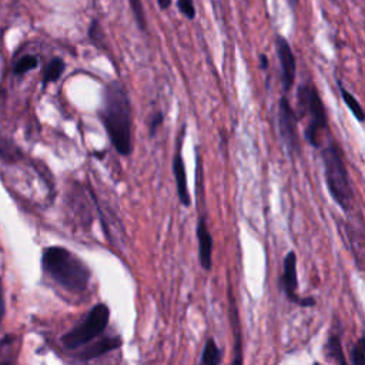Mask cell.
<instances>
[{
    "label": "cell",
    "mask_w": 365,
    "mask_h": 365,
    "mask_svg": "<svg viewBox=\"0 0 365 365\" xmlns=\"http://www.w3.org/2000/svg\"><path fill=\"white\" fill-rule=\"evenodd\" d=\"M98 115L114 150L121 157H128L133 151V108L127 87L120 80L106 84Z\"/></svg>",
    "instance_id": "obj_1"
},
{
    "label": "cell",
    "mask_w": 365,
    "mask_h": 365,
    "mask_svg": "<svg viewBox=\"0 0 365 365\" xmlns=\"http://www.w3.org/2000/svg\"><path fill=\"white\" fill-rule=\"evenodd\" d=\"M44 272L63 288L71 292H81L90 281V269L70 250L58 245L47 247L41 255Z\"/></svg>",
    "instance_id": "obj_2"
},
{
    "label": "cell",
    "mask_w": 365,
    "mask_h": 365,
    "mask_svg": "<svg viewBox=\"0 0 365 365\" xmlns=\"http://www.w3.org/2000/svg\"><path fill=\"white\" fill-rule=\"evenodd\" d=\"M321 160L329 195L339 208L349 212L355 201V192L346 168L344 151L332 137H328V143L321 151Z\"/></svg>",
    "instance_id": "obj_3"
},
{
    "label": "cell",
    "mask_w": 365,
    "mask_h": 365,
    "mask_svg": "<svg viewBox=\"0 0 365 365\" xmlns=\"http://www.w3.org/2000/svg\"><path fill=\"white\" fill-rule=\"evenodd\" d=\"M297 118L308 117L304 137L314 148L321 147L319 135L328 130V117L324 101L312 83H302L297 90Z\"/></svg>",
    "instance_id": "obj_4"
},
{
    "label": "cell",
    "mask_w": 365,
    "mask_h": 365,
    "mask_svg": "<svg viewBox=\"0 0 365 365\" xmlns=\"http://www.w3.org/2000/svg\"><path fill=\"white\" fill-rule=\"evenodd\" d=\"M110 309L106 304H97L87 314L86 319L61 336V342L68 349H77L97 338L107 328Z\"/></svg>",
    "instance_id": "obj_5"
},
{
    "label": "cell",
    "mask_w": 365,
    "mask_h": 365,
    "mask_svg": "<svg viewBox=\"0 0 365 365\" xmlns=\"http://www.w3.org/2000/svg\"><path fill=\"white\" fill-rule=\"evenodd\" d=\"M278 133L288 155L295 157L301 153V143L298 134V118L287 96L278 101Z\"/></svg>",
    "instance_id": "obj_6"
},
{
    "label": "cell",
    "mask_w": 365,
    "mask_h": 365,
    "mask_svg": "<svg viewBox=\"0 0 365 365\" xmlns=\"http://www.w3.org/2000/svg\"><path fill=\"white\" fill-rule=\"evenodd\" d=\"M281 287L289 301L301 307H314L315 299L308 297L302 298L298 295V278H297V255L294 251H289L284 258L282 274L279 278Z\"/></svg>",
    "instance_id": "obj_7"
},
{
    "label": "cell",
    "mask_w": 365,
    "mask_h": 365,
    "mask_svg": "<svg viewBox=\"0 0 365 365\" xmlns=\"http://www.w3.org/2000/svg\"><path fill=\"white\" fill-rule=\"evenodd\" d=\"M274 44H275V51H277L278 61H279V68H281L282 88L285 91H289L295 83L297 60H295L294 51H292L288 40L284 36L277 34Z\"/></svg>",
    "instance_id": "obj_8"
},
{
    "label": "cell",
    "mask_w": 365,
    "mask_h": 365,
    "mask_svg": "<svg viewBox=\"0 0 365 365\" xmlns=\"http://www.w3.org/2000/svg\"><path fill=\"white\" fill-rule=\"evenodd\" d=\"M184 135H185V123L182 124V127H181V130H180V133H178L177 148H175V154H174V157H173L171 168H173V175H174L175 187H177L178 200H180L181 205L190 207V205H191V195H190V191H188L187 171H185V164H184V158H182V153H181Z\"/></svg>",
    "instance_id": "obj_9"
},
{
    "label": "cell",
    "mask_w": 365,
    "mask_h": 365,
    "mask_svg": "<svg viewBox=\"0 0 365 365\" xmlns=\"http://www.w3.org/2000/svg\"><path fill=\"white\" fill-rule=\"evenodd\" d=\"M197 240H198V258L200 264L205 271L211 269L212 265V237L207 225L205 215H201L197 222Z\"/></svg>",
    "instance_id": "obj_10"
},
{
    "label": "cell",
    "mask_w": 365,
    "mask_h": 365,
    "mask_svg": "<svg viewBox=\"0 0 365 365\" xmlns=\"http://www.w3.org/2000/svg\"><path fill=\"white\" fill-rule=\"evenodd\" d=\"M121 346V338L118 336H108V338H103L97 342H94L93 345L87 346L84 351H81L80 358L81 359H93L97 356H101L115 348Z\"/></svg>",
    "instance_id": "obj_11"
},
{
    "label": "cell",
    "mask_w": 365,
    "mask_h": 365,
    "mask_svg": "<svg viewBox=\"0 0 365 365\" xmlns=\"http://www.w3.org/2000/svg\"><path fill=\"white\" fill-rule=\"evenodd\" d=\"M64 70H66V63L63 58H60V57L51 58L43 70V80H41L43 86L57 81L61 77V74L64 73Z\"/></svg>",
    "instance_id": "obj_12"
},
{
    "label": "cell",
    "mask_w": 365,
    "mask_h": 365,
    "mask_svg": "<svg viewBox=\"0 0 365 365\" xmlns=\"http://www.w3.org/2000/svg\"><path fill=\"white\" fill-rule=\"evenodd\" d=\"M336 84H338L339 94H341V97H342L344 103L346 104V107L349 108V111L354 114V117L356 118V121H358V123H364V120H365V114H364V110H362V107H361L359 101L354 97V94H351V93H349V91L342 86L341 80H338V81H336Z\"/></svg>",
    "instance_id": "obj_13"
},
{
    "label": "cell",
    "mask_w": 365,
    "mask_h": 365,
    "mask_svg": "<svg viewBox=\"0 0 365 365\" xmlns=\"http://www.w3.org/2000/svg\"><path fill=\"white\" fill-rule=\"evenodd\" d=\"M222 359L221 349L217 346L214 338H208L201 354L200 365H220Z\"/></svg>",
    "instance_id": "obj_14"
},
{
    "label": "cell",
    "mask_w": 365,
    "mask_h": 365,
    "mask_svg": "<svg viewBox=\"0 0 365 365\" xmlns=\"http://www.w3.org/2000/svg\"><path fill=\"white\" fill-rule=\"evenodd\" d=\"M327 351H328V356L332 358L338 365H348L346 359L344 356L341 339L338 335H329L328 342H327Z\"/></svg>",
    "instance_id": "obj_15"
},
{
    "label": "cell",
    "mask_w": 365,
    "mask_h": 365,
    "mask_svg": "<svg viewBox=\"0 0 365 365\" xmlns=\"http://www.w3.org/2000/svg\"><path fill=\"white\" fill-rule=\"evenodd\" d=\"M37 66H38V58L33 54H27L16 61V64L13 67V73L16 76H21L30 70H34Z\"/></svg>",
    "instance_id": "obj_16"
},
{
    "label": "cell",
    "mask_w": 365,
    "mask_h": 365,
    "mask_svg": "<svg viewBox=\"0 0 365 365\" xmlns=\"http://www.w3.org/2000/svg\"><path fill=\"white\" fill-rule=\"evenodd\" d=\"M128 4H130V9L134 14V20L137 23V27L140 29V31L145 33L147 31V20H145L143 1L141 0H128Z\"/></svg>",
    "instance_id": "obj_17"
},
{
    "label": "cell",
    "mask_w": 365,
    "mask_h": 365,
    "mask_svg": "<svg viewBox=\"0 0 365 365\" xmlns=\"http://www.w3.org/2000/svg\"><path fill=\"white\" fill-rule=\"evenodd\" d=\"M88 38H90V41L96 46V47H98V48H104V33H103V30H101V27H100V23H98V20H93L91 23H90V27H88Z\"/></svg>",
    "instance_id": "obj_18"
},
{
    "label": "cell",
    "mask_w": 365,
    "mask_h": 365,
    "mask_svg": "<svg viewBox=\"0 0 365 365\" xmlns=\"http://www.w3.org/2000/svg\"><path fill=\"white\" fill-rule=\"evenodd\" d=\"M164 121V114L158 110V111H154L148 120H147V128H148V135L150 137H154L160 128V125L163 124Z\"/></svg>",
    "instance_id": "obj_19"
},
{
    "label": "cell",
    "mask_w": 365,
    "mask_h": 365,
    "mask_svg": "<svg viewBox=\"0 0 365 365\" xmlns=\"http://www.w3.org/2000/svg\"><path fill=\"white\" fill-rule=\"evenodd\" d=\"M365 351H364V336H359V339L355 342L352 352H351V359L354 365H364L365 364Z\"/></svg>",
    "instance_id": "obj_20"
},
{
    "label": "cell",
    "mask_w": 365,
    "mask_h": 365,
    "mask_svg": "<svg viewBox=\"0 0 365 365\" xmlns=\"http://www.w3.org/2000/svg\"><path fill=\"white\" fill-rule=\"evenodd\" d=\"M177 7H178V11L188 20L195 19L197 11H195L194 0H177Z\"/></svg>",
    "instance_id": "obj_21"
},
{
    "label": "cell",
    "mask_w": 365,
    "mask_h": 365,
    "mask_svg": "<svg viewBox=\"0 0 365 365\" xmlns=\"http://www.w3.org/2000/svg\"><path fill=\"white\" fill-rule=\"evenodd\" d=\"M231 365H242V354H241V344L240 341H237L235 344V356Z\"/></svg>",
    "instance_id": "obj_22"
},
{
    "label": "cell",
    "mask_w": 365,
    "mask_h": 365,
    "mask_svg": "<svg viewBox=\"0 0 365 365\" xmlns=\"http://www.w3.org/2000/svg\"><path fill=\"white\" fill-rule=\"evenodd\" d=\"M4 292H3V284H1V279H0V321L3 319L4 317Z\"/></svg>",
    "instance_id": "obj_23"
},
{
    "label": "cell",
    "mask_w": 365,
    "mask_h": 365,
    "mask_svg": "<svg viewBox=\"0 0 365 365\" xmlns=\"http://www.w3.org/2000/svg\"><path fill=\"white\" fill-rule=\"evenodd\" d=\"M258 58H259V67H261V70L267 71V70H268V57H267V54L261 53V54L258 56Z\"/></svg>",
    "instance_id": "obj_24"
},
{
    "label": "cell",
    "mask_w": 365,
    "mask_h": 365,
    "mask_svg": "<svg viewBox=\"0 0 365 365\" xmlns=\"http://www.w3.org/2000/svg\"><path fill=\"white\" fill-rule=\"evenodd\" d=\"M160 10H167L171 6V0H155Z\"/></svg>",
    "instance_id": "obj_25"
},
{
    "label": "cell",
    "mask_w": 365,
    "mask_h": 365,
    "mask_svg": "<svg viewBox=\"0 0 365 365\" xmlns=\"http://www.w3.org/2000/svg\"><path fill=\"white\" fill-rule=\"evenodd\" d=\"M0 365H10L9 362H0Z\"/></svg>",
    "instance_id": "obj_26"
},
{
    "label": "cell",
    "mask_w": 365,
    "mask_h": 365,
    "mask_svg": "<svg viewBox=\"0 0 365 365\" xmlns=\"http://www.w3.org/2000/svg\"><path fill=\"white\" fill-rule=\"evenodd\" d=\"M332 1H335V0H332Z\"/></svg>",
    "instance_id": "obj_27"
}]
</instances>
